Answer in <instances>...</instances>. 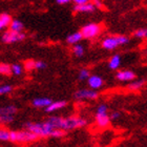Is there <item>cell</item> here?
I'll use <instances>...</instances> for the list:
<instances>
[{"instance_id":"obj_1","label":"cell","mask_w":147,"mask_h":147,"mask_svg":"<svg viewBox=\"0 0 147 147\" xmlns=\"http://www.w3.org/2000/svg\"><path fill=\"white\" fill-rule=\"evenodd\" d=\"M24 128L36 134L39 138L51 137L53 130L55 129L47 121H44V122H26L24 123Z\"/></svg>"},{"instance_id":"obj_2","label":"cell","mask_w":147,"mask_h":147,"mask_svg":"<svg viewBox=\"0 0 147 147\" xmlns=\"http://www.w3.org/2000/svg\"><path fill=\"white\" fill-rule=\"evenodd\" d=\"M129 42V38L124 35H115L107 36L102 40V47L106 51H113L117 47L125 45Z\"/></svg>"},{"instance_id":"obj_3","label":"cell","mask_w":147,"mask_h":147,"mask_svg":"<svg viewBox=\"0 0 147 147\" xmlns=\"http://www.w3.org/2000/svg\"><path fill=\"white\" fill-rule=\"evenodd\" d=\"M38 138L39 137L36 134L25 128L23 130H12L9 142H13V143H31V142L36 141Z\"/></svg>"},{"instance_id":"obj_4","label":"cell","mask_w":147,"mask_h":147,"mask_svg":"<svg viewBox=\"0 0 147 147\" xmlns=\"http://www.w3.org/2000/svg\"><path fill=\"white\" fill-rule=\"evenodd\" d=\"M86 124H87V121L81 118V117H68V118H63L61 129L67 131V130H73V129L84 127V126H86Z\"/></svg>"},{"instance_id":"obj_5","label":"cell","mask_w":147,"mask_h":147,"mask_svg":"<svg viewBox=\"0 0 147 147\" xmlns=\"http://www.w3.org/2000/svg\"><path fill=\"white\" fill-rule=\"evenodd\" d=\"M102 31L101 25L98 24V23H94V22H90V23H87V24L83 25L80 32L82 34L83 38L87 40H92L97 38V37L100 35Z\"/></svg>"},{"instance_id":"obj_6","label":"cell","mask_w":147,"mask_h":147,"mask_svg":"<svg viewBox=\"0 0 147 147\" xmlns=\"http://www.w3.org/2000/svg\"><path fill=\"white\" fill-rule=\"evenodd\" d=\"M26 38V35L23 32H14L12 30L5 31L1 35V41L5 44H9V43H15V42H20Z\"/></svg>"},{"instance_id":"obj_7","label":"cell","mask_w":147,"mask_h":147,"mask_svg":"<svg viewBox=\"0 0 147 147\" xmlns=\"http://www.w3.org/2000/svg\"><path fill=\"white\" fill-rule=\"evenodd\" d=\"M99 97V94L96 89L82 88L77 90L74 94V98L76 100H96Z\"/></svg>"},{"instance_id":"obj_8","label":"cell","mask_w":147,"mask_h":147,"mask_svg":"<svg viewBox=\"0 0 147 147\" xmlns=\"http://www.w3.org/2000/svg\"><path fill=\"white\" fill-rule=\"evenodd\" d=\"M97 7L94 5L92 2L84 3V4H75L73 7V11L75 13H80V14H92L95 13Z\"/></svg>"},{"instance_id":"obj_9","label":"cell","mask_w":147,"mask_h":147,"mask_svg":"<svg viewBox=\"0 0 147 147\" xmlns=\"http://www.w3.org/2000/svg\"><path fill=\"white\" fill-rule=\"evenodd\" d=\"M116 79L121 82H130L136 79V74L132 71L124 69V71H118L116 73Z\"/></svg>"},{"instance_id":"obj_10","label":"cell","mask_w":147,"mask_h":147,"mask_svg":"<svg viewBox=\"0 0 147 147\" xmlns=\"http://www.w3.org/2000/svg\"><path fill=\"white\" fill-rule=\"evenodd\" d=\"M87 84L90 88L92 89H100L102 86L104 85V80L98 75H90L89 78L87 79Z\"/></svg>"},{"instance_id":"obj_11","label":"cell","mask_w":147,"mask_h":147,"mask_svg":"<svg viewBox=\"0 0 147 147\" xmlns=\"http://www.w3.org/2000/svg\"><path fill=\"white\" fill-rule=\"evenodd\" d=\"M95 120H96V124L98 127H101V128H104L106 126L109 125L110 121V117L107 115H98V113H96V117H95Z\"/></svg>"},{"instance_id":"obj_12","label":"cell","mask_w":147,"mask_h":147,"mask_svg":"<svg viewBox=\"0 0 147 147\" xmlns=\"http://www.w3.org/2000/svg\"><path fill=\"white\" fill-rule=\"evenodd\" d=\"M12 21L13 18L9 14H7V13H1L0 14V30H4L6 28H9Z\"/></svg>"},{"instance_id":"obj_13","label":"cell","mask_w":147,"mask_h":147,"mask_svg":"<svg viewBox=\"0 0 147 147\" xmlns=\"http://www.w3.org/2000/svg\"><path fill=\"white\" fill-rule=\"evenodd\" d=\"M53 101L49 98H36L32 101V105L37 108H46Z\"/></svg>"},{"instance_id":"obj_14","label":"cell","mask_w":147,"mask_h":147,"mask_svg":"<svg viewBox=\"0 0 147 147\" xmlns=\"http://www.w3.org/2000/svg\"><path fill=\"white\" fill-rule=\"evenodd\" d=\"M67 105V102L66 101H55V102H52L51 104L45 108V111L46 113H54L56 110H59V109H62V108H64L65 106Z\"/></svg>"},{"instance_id":"obj_15","label":"cell","mask_w":147,"mask_h":147,"mask_svg":"<svg viewBox=\"0 0 147 147\" xmlns=\"http://www.w3.org/2000/svg\"><path fill=\"white\" fill-rule=\"evenodd\" d=\"M120 65H121V57H120V55L116 54V55L111 56L109 61H108V67L110 69H113V71H117L120 67Z\"/></svg>"},{"instance_id":"obj_16","label":"cell","mask_w":147,"mask_h":147,"mask_svg":"<svg viewBox=\"0 0 147 147\" xmlns=\"http://www.w3.org/2000/svg\"><path fill=\"white\" fill-rule=\"evenodd\" d=\"M82 39H84V38H83L82 34H81V32H75V33H73V34H71V35H68V36L66 37V42H67L68 44H71V45H74V44L79 43Z\"/></svg>"},{"instance_id":"obj_17","label":"cell","mask_w":147,"mask_h":147,"mask_svg":"<svg viewBox=\"0 0 147 147\" xmlns=\"http://www.w3.org/2000/svg\"><path fill=\"white\" fill-rule=\"evenodd\" d=\"M18 113V108L16 107L15 105H7L4 107L0 108V116H15L16 113Z\"/></svg>"},{"instance_id":"obj_18","label":"cell","mask_w":147,"mask_h":147,"mask_svg":"<svg viewBox=\"0 0 147 147\" xmlns=\"http://www.w3.org/2000/svg\"><path fill=\"white\" fill-rule=\"evenodd\" d=\"M145 85V80L140 79V80H136L134 82H130L127 86V88L132 90V92H137V90H140L141 88H143Z\"/></svg>"},{"instance_id":"obj_19","label":"cell","mask_w":147,"mask_h":147,"mask_svg":"<svg viewBox=\"0 0 147 147\" xmlns=\"http://www.w3.org/2000/svg\"><path fill=\"white\" fill-rule=\"evenodd\" d=\"M9 28L14 32H23V30H24V24H23L20 20L13 19V21H12V23H11V25H9Z\"/></svg>"},{"instance_id":"obj_20","label":"cell","mask_w":147,"mask_h":147,"mask_svg":"<svg viewBox=\"0 0 147 147\" xmlns=\"http://www.w3.org/2000/svg\"><path fill=\"white\" fill-rule=\"evenodd\" d=\"M71 52H73L74 56H76L77 58H80L84 55V47H83L81 44H74L73 49H71Z\"/></svg>"},{"instance_id":"obj_21","label":"cell","mask_w":147,"mask_h":147,"mask_svg":"<svg viewBox=\"0 0 147 147\" xmlns=\"http://www.w3.org/2000/svg\"><path fill=\"white\" fill-rule=\"evenodd\" d=\"M11 131L7 128H1L0 129V141L2 142H9L11 141Z\"/></svg>"},{"instance_id":"obj_22","label":"cell","mask_w":147,"mask_h":147,"mask_svg":"<svg viewBox=\"0 0 147 147\" xmlns=\"http://www.w3.org/2000/svg\"><path fill=\"white\" fill-rule=\"evenodd\" d=\"M0 74L3 76H11L12 74V65L7 63H0Z\"/></svg>"},{"instance_id":"obj_23","label":"cell","mask_w":147,"mask_h":147,"mask_svg":"<svg viewBox=\"0 0 147 147\" xmlns=\"http://www.w3.org/2000/svg\"><path fill=\"white\" fill-rule=\"evenodd\" d=\"M23 68H24V66H22L21 64L14 63V64H12V74L14 76H20L23 73Z\"/></svg>"},{"instance_id":"obj_24","label":"cell","mask_w":147,"mask_h":147,"mask_svg":"<svg viewBox=\"0 0 147 147\" xmlns=\"http://www.w3.org/2000/svg\"><path fill=\"white\" fill-rule=\"evenodd\" d=\"M90 76V74H89L88 69H86V68H81L79 71V74H78V79L80 81H84V80H87Z\"/></svg>"},{"instance_id":"obj_25","label":"cell","mask_w":147,"mask_h":147,"mask_svg":"<svg viewBox=\"0 0 147 147\" xmlns=\"http://www.w3.org/2000/svg\"><path fill=\"white\" fill-rule=\"evenodd\" d=\"M132 36L135 37V38H139V39H144V38H147V28H140V30H138V31H136Z\"/></svg>"},{"instance_id":"obj_26","label":"cell","mask_w":147,"mask_h":147,"mask_svg":"<svg viewBox=\"0 0 147 147\" xmlns=\"http://www.w3.org/2000/svg\"><path fill=\"white\" fill-rule=\"evenodd\" d=\"M23 66H24L25 71H33V69H36V61H35V60H26V61L24 62Z\"/></svg>"},{"instance_id":"obj_27","label":"cell","mask_w":147,"mask_h":147,"mask_svg":"<svg viewBox=\"0 0 147 147\" xmlns=\"http://www.w3.org/2000/svg\"><path fill=\"white\" fill-rule=\"evenodd\" d=\"M13 92V86L9 84H3L0 86V95H7Z\"/></svg>"},{"instance_id":"obj_28","label":"cell","mask_w":147,"mask_h":147,"mask_svg":"<svg viewBox=\"0 0 147 147\" xmlns=\"http://www.w3.org/2000/svg\"><path fill=\"white\" fill-rule=\"evenodd\" d=\"M15 119V116H5V115H3V116H0V122L1 124H9V123H12Z\"/></svg>"},{"instance_id":"obj_29","label":"cell","mask_w":147,"mask_h":147,"mask_svg":"<svg viewBox=\"0 0 147 147\" xmlns=\"http://www.w3.org/2000/svg\"><path fill=\"white\" fill-rule=\"evenodd\" d=\"M65 134H66V132H65V130H63V129L55 128L53 130L51 137H54V138H62L63 136H65Z\"/></svg>"},{"instance_id":"obj_30","label":"cell","mask_w":147,"mask_h":147,"mask_svg":"<svg viewBox=\"0 0 147 147\" xmlns=\"http://www.w3.org/2000/svg\"><path fill=\"white\" fill-rule=\"evenodd\" d=\"M107 106L105 104H100L97 107V111H96V113H98V115H107Z\"/></svg>"},{"instance_id":"obj_31","label":"cell","mask_w":147,"mask_h":147,"mask_svg":"<svg viewBox=\"0 0 147 147\" xmlns=\"http://www.w3.org/2000/svg\"><path fill=\"white\" fill-rule=\"evenodd\" d=\"M94 5L97 7V9H104V3L102 2V0H92Z\"/></svg>"},{"instance_id":"obj_32","label":"cell","mask_w":147,"mask_h":147,"mask_svg":"<svg viewBox=\"0 0 147 147\" xmlns=\"http://www.w3.org/2000/svg\"><path fill=\"white\" fill-rule=\"evenodd\" d=\"M46 63L45 62L41 61V60H38V61H36V69H38V71H41V69H44V68H46Z\"/></svg>"},{"instance_id":"obj_33","label":"cell","mask_w":147,"mask_h":147,"mask_svg":"<svg viewBox=\"0 0 147 147\" xmlns=\"http://www.w3.org/2000/svg\"><path fill=\"white\" fill-rule=\"evenodd\" d=\"M110 119H111V121H116V120H118L121 117V113L120 111H113V113H110Z\"/></svg>"},{"instance_id":"obj_34","label":"cell","mask_w":147,"mask_h":147,"mask_svg":"<svg viewBox=\"0 0 147 147\" xmlns=\"http://www.w3.org/2000/svg\"><path fill=\"white\" fill-rule=\"evenodd\" d=\"M71 1H73V0H56V3L59 5H65V4H68Z\"/></svg>"},{"instance_id":"obj_35","label":"cell","mask_w":147,"mask_h":147,"mask_svg":"<svg viewBox=\"0 0 147 147\" xmlns=\"http://www.w3.org/2000/svg\"><path fill=\"white\" fill-rule=\"evenodd\" d=\"M73 2L75 4H84V3L90 2V0H73Z\"/></svg>"}]
</instances>
